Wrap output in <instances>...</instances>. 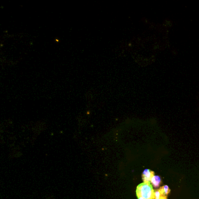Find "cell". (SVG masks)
I'll return each instance as SVG.
<instances>
[{"mask_svg": "<svg viewBox=\"0 0 199 199\" xmlns=\"http://www.w3.org/2000/svg\"><path fill=\"white\" fill-rule=\"evenodd\" d=\"M136 195L138 198L143 199H154V190L151 183H142L136 188Z\"/></svg>", "mask_w": 199, "mask_h": 199, "instance_id": "1", "label": "cell"}, {"mask_svg": "<svg viewBox=\"0 0 199 199\" xmlns=\"http://www.w3.org/2000/svg\"><path fill=\"white\" fill-rule=\"evenodd\" d=\"M138 199H143V198H141V197H139V198H138Z\"/></svg>", "mask_w": 199, "mask_h": 199, "instance_id": "5", "label": "cell"}, {"mask_svg": "<svg viewBox=\"0 0 199 199\" xmlns=\"http://www.w3.org/2000/svg\"><path fill=\"white\" fill-rule=\"evenodd\" d=\"M154 175V172L150 169H145L142 174V179L145 183H151V180Z\"/></svg>", "mask_w": 199, "mask_h": 199, "instance_id": "2", "label": "cell"}, {"mask_svg": "<svg viewBox=\"0 0 199 199\" xmlns=\"http://www.w3.org/2000/svg\"><path fill=\"white\" fill-rule=\"evenodd\" d=\"M161 183V179L159 176L154 175L151 180V183L155 188L159 187Z\"/></svg>", "mask_w": 199, "mask_h": 199, "instance_id": "3", "label": "cell"}, {"mask_svg": "<svg viewBox=\"0 0 199 199\" xmlns=\"http://www.w3.org/2000/svg\"><path fill=\"white\" fill-rule=\"evenodd\" d=\"M159 190L160 191V192L165 195V196H167L170 192V190L169 189V187L167 186V185H165L164 186H162L161 187L160 189H159Z\"/></svg>", "mask_w": 199, "mask_h": 199, "instance_id": "4", "label": "cell"}]
</instances>
